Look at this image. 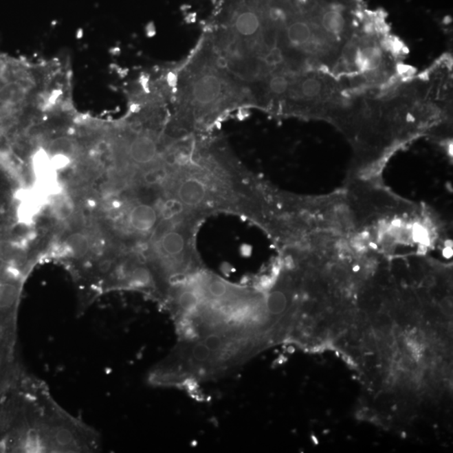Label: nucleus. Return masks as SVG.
Here are the masks:
<instances>
[{
    "instance_id": "obj_2",
    "label": "nucleus",
    "mask_w": 453,
    "mask_h": 453,
    "mask_svg": "<svg viewBox=\"0 0 453 453\" xmlns=\"http://www.w3.org/2000/svg\"><path fill=\"white\" fill-rule=\"evenodd\" d=\"M169 85L175 128L188 135L192 128L207 126L228 112L251 107L243 87L217 63L201 39L184 62L175 68Z\"/></svg>"
},
{
    "instance_id": "obj_1",
    "label": "nucleus",
    "mask_w": 453,
    "mask_h": 453,
    "mask_svg": "<svg viewBox=\"0 0 453 453\" xmlns=\"http://www.w3.org/2000/svg\"><path fill=\"white\" fill-rule=\"evenodd\" d=\"M96 430L57 403L24 366L0 397V452H98Z\"/></svg>"
},
{
    "instance_id": "obj_9",
    "label": "nucleus",
    "mask_w": 453,
    "mask_h": 453,
    "mask_svg": "<svg viewBox=\"0 0 453 453\" xmlns=\"http://www.w3.org/2000/svg\"><path fill=\"white\" fill-rule=\"evenodd\" d=\"M47 201V199L38 192L35 188L26 192L23 197L20 208H19V219L23 223H32Z\"/></svg>"
},
{
    "instance_id": "obj_7",
    "label": "nucleus",
    "mask_w": 453,
    "mask_h": 453,
    "mask_svg": "<svg viewBox=\"0 0 453 453\" xmlns=\"http://www.w3.org/2000/svg\"><path fill=\"white\" fill-rule=\"evenodd\" d=\"M22 367L17 351L0 342V397Z\"/></svg>"
},
{
    "instance_id": "obj_12",
    "label": "nucleus",
    "mask_w": 453,
    "mask_h": 453,
    "mask_svg": "<svg viewBox=\"0 0 453 453\" xmlns=\"http://www.w3.org/2000/svg\"><path fill=\"white\" fill-rule=\"evenodd\" d=\"M167 170L164 167H158L148 170L144 175L143 179L146 184L149 185H156L161 184L164 179L166 177Z\"/></svg>"
},
{
    "instance_id": "obj_6",
    "label": "nucleus",
    "mask_w": 453,
    "mask_h": 453,
    "mask_svg": "<svg viewBox=\"0 0 453 453\" xmlns=\"http://www.w3.org/2000/svg\"><path fill=\"white\" fill-rule=\"evenodd\" d=\"M129 155L132 161L138 165H151L157 158V146L150 136H137L129 144Z\"/></svg>"
},
{
    "instance_id": "obj_3",
    "label": "nucleus",
    "mask_w": 453,
    "mask_h": 453,
    "mask_svg": "<svg viewBox=\"0 0 453 453\" xmlns=\"http://www.w3.org/2000/svg\"><path fill=\"white\" fill-rule=\"evenodd\" d=\"M332 43L340 45L349 35L347 10L340 3H321L306 14Z\"/></svg>"
},
{
    "instance_id": "obj_13",
    "label": "nucleus",
    "mask_w": 453,
    "mask_h": 453,
    "mask_svg": "<svg viewBox=\"0 0 453 453\" xmlns=\"http://www.w3.org/2000/svg\"><path fill=\"white\" fill-rule=\"evenodd\" d=\"M52 165L56 171L63 170L70 165L69 155L63 153H56L51 156Z\"/></svg>"
},
{
    "instance_id": "obj_5",
    "label": "nucleus",
    "mask_w": 453,
    "mask_h": 453,
    "mask_svg": "<svg viewBox=\"0 0 453 453\" xmlns=\"http://www.w3.org/2000/svg\"><path fill=\"white\" fill-rule=\"evenodd\" d=\"M157 222V211L149 204H137L129 213V226L138 233H149Z\"/></svg>"
},
{
    "instance_id": "obj_11",
    "label": "nucleus",
    "mask_w": 453,
    "mask_h": 453,
    "mask_svg": "<svg viewBox=\"0 0 453 453\" xmlns=\"http://www.w3.org/2000/svg\"><path fill=\"white\" fill-rule=\"evenodd\" d=\"M55 197L56 199L54 201V212L56 216L60 219H67L74 212V206H72L71 200L66 197H60V194Z\"/></svg>"
},
{
    "instance_id": "obj_4",
    "label": "nucleus",
    "mask_w": 453,
    "mask_h": 453,
    "mask_svg": "<svg viewBox=\"0 0 453 453\" xmlns=\"http://www.w3.org/2000/svg\"><path fill=\"white\" fill-rule=\"evenodd\" d=\"M384 52L382 48L374 41H365L357 44L354 67L367 77L376 78L383 70Z\"/></svg>"
},
{
    "instance_id": "obj_10",
    "label": "nucleus",
    "mask_w": 453,
    "mask_h": 453,
    "mask_svg": "<svg viewBox=\"0 0 453 453\" xmlns=\"http://www.w3.org/2000/svg\"><path fill=\"white\" fill-rule=\"evenodd\" d=\"M67 249L71 257L83 258L89 253L90 242L85 234L81 233L72 234L66 239Z\"/></svg>"
},
{
    "instance_id": "obj_8",
    "label": "nucleus",
    "mask_w": 453,
    "mask_h": 453,
    "mask_svg": "<svg viewBox=\"0 0 453 453\" xmlns=\"http://www.w3.org/2000/svg\"><path fill=\"white\" fill-rule=\"evenodd\" d=\"M177 196L179 201L188 207H199L207 197V189L199 179L188 177L179 185Z\"/></svg>"
}]
</instances>
